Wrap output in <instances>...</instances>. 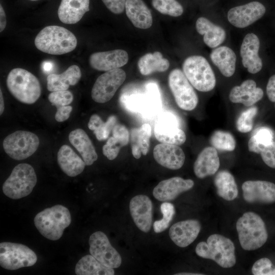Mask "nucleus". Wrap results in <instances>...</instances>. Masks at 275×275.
<instances>
[{
  "mask_svg": "<svg viewBox=\"0 0 275 275\" xmlns=\"http://www.w3.org/2000/svg\"><path fill=\"white\" fill-rule=\"evenodd\" d=\"M117 117L109 116L105 122L97 114H93L90 118L88 126L93 130L97 139L101 141L107 139L113 127L117 124Z\"/></svg>",
  "mask_w": 275,
  "mask_h": 275,
  "instance_id": "obj_36",
  "label": "nucleus"
},
{
  "mask_svg": "<svg viewBox=\"0 0 275 275\" xmlns=\"http://www.w3.org/2000/svg\"><path fill=\"white\" fill-rule=\"evenodd\" d=\"M244 200L250 203L275 202V184L262 180H248L242 185Z\"/></svg>",
  "mask_w": 275,
  "mask_h": 275,
  "instance_id": "obj_15",
  "label": "nucleus"
},
{
  "mask_svg": "<svg viewBox=\"0 0 275 275\" xmlns=\"http://www.w3.org/2000/svg\"><path fill=\"white\" fill-rule=\"evenodd\" d=\"M106 8L115 14L122 13L125 8L126 0H102Z\"/></svg>",
  "mask_w": 275,
  "mask_h": 275,
  "instance_id": "obj_46",
  "label": "nucleus"
},
{
  "mask_svg": "<svg viewBox=\"0 0 275 275\" xmlns=\"http://www.w3.org/2000/svg\"><path fill=\"white\" fill-rule=\"evenodd\" d=\"M200 222L196 219H187L173 225L169 230L171 240L177 246L185 248L195 240L201 230Z\"/></svg>",
  "mask_w": 275,
  "mask_h": 275,
  "instance_id": "obj_21",
  "label": "nucleus"
},
{
  "mask_svg": "<svg viewBox=\"0 0 275 275\" xmlns=\"http://www.w3.org/2000/svg\"><path fill=\"white\" fill-rule=\"evenodd\" d=\"M43 69L45 71H49L51 70L52 65L51 63L49 62H45L43 64Z\"/></svg>",
  "mask_w": 275,
  "mask_h": 275,
  "instance_id": "obj_51",
  "label": "nucleus"
},
{
  "mask_svg": "<svg viewBox=\"0 0 275 275\" xmlns=\"http://www.w3.org/2000/svg\"><path fill=\"white\" fill-rule=\"evenodd\" d=\"M112 133L113 136L118 140L123 146L128 144L129 140V134L125 126L117 123L113 128Z\"/></svg>",
  "mask_w": 275,
  "mask_h": 275,
  "instance_id": "obj_45",
  "label": "nucleus"
},
{
  "mask_svg": "<svg viewBox=\"0 0 275 275\" xmlns=\"http://www.w3.org/2000/svg\"><path fill=\"white\" fill-rule=\"evenodd\" d=\"M176 275H202L203 274L188 272H181L175 274Z\"/></svg>",
  "mask_w": 275,
  "mask_h": 275,
  "instance_id": "obj_52",
  "label": "nucleus"
},
{
  "mask_svg": "<svg viewBox=\"0 0 275 275\" xmlns=\"http://www.w3.org/2000/svg\"><path fill=\"white\" fill-rule=\"evenodd\" d=\"M160 210L163 214L162 218L153 223L154 231L157 233L164 231L169 227L175 214L174 206L168 202H164L161 204Z\"/></svg>",
  "mask_w": 275,
  "mask_h": 275,
  "instance_id": "obj_39",
  "label": "nucleus"
},
{
  "mask_svg": "<svg viewBox=\"0 0 275 275\" xmlns=\"http://www.w3.org/2000/svg\"><path fill=\"white\" fill-rule=\"evenodd\" d=\"M194 185L190 179L174 177L160 181L153 189L154 197L159 201L168 202L175 199L180 194L187 191Z\"/></svg>",
  "mask_w": 275,
  "mask_h": 275,
  "instance_id": "obj_17",
  "label": "nucleus"
},
{
  "mask_svg": "<svg viewBox=\"0 0 275 275\" xmlns=\"http://www.w3.org/2000/svg\"><path fill=\"white\" fill-rule=\"evenodd\" d=\"M153 153L156 161L169 169L178 170L185 161V154L178 145L161 143L155 146Z\"/></svg>",
  "mask_w": 275,
  "mask_h": 275,
  "instance_id": "obj_19",
  "label": "nucleus"
},
{
  "mask_svg": "<svg viewBox=\"0 0 275 275\" xmlns=\"http://www.w3.org/2000/svg\"><path fill=\"white\" fill-rule=\"evenodd\" d=\"M152 5L159 13L178 17L183 12L182 5L176 0H152Z\"/></svg>",
  "mask_w": 275,
  "mask_h": 275,
  "instance_id": "obj_38",
  "label": "nucleus"
},
{
  "mask_svg": "<svg viewBox=\"0 0 275 275\" xmlns=\"http://www.w3.org/2000/svg\"><path fill=\"white\" fill-rule=\"evenodd\" d=\"M34 222L43 236L51 240H57L62 237L64 230L71 224V217L67 208L58 204L39 212Z\"/></svg>",
  "mask_w": 275,
  "mask_h": 275,
  "instance_id": "obj_2",
  "label": "nucleus"
},
{
  "mask_svg": "<svg viewBox=\"0 0 275 275\" xmlns=\"http://www.w3.org/2000/svg\"><path fill=\"white\" fill-rule=\"evenodd\" d=\"M37 176L33 167L20 163L13 169L3 185V191L12 199H19L30 195L36 184Z\"/></svg>",
  "mask_w": 275,
  "mask_h": 275,
  "instance_id": "obj_6",
  "label": "nucleus"
},
{
  "mask_svg": "<svg viewBox=\"0 0 275 275\" xmlns=\"http://www.w3.org/2000/svg\"><path fill=\"white\" fill-rule=\"evenodd\" d=\"M37 261L35 253L27 246L10 242L0 243V265L8 270L32 266Z\"/></svg>",
  "mask_w": 275,
  "mask_h": 275,
  "instance_id": "obj_8",
  "label": "nucleus"
},
{
  "mask_svg": "<svg viewBox=\"0 0 275 275\" xmlns=\"http://www.w3.org/2000/svg\"><path fill=\"white\" fill-rule=\"evenodd\" d=\"M125 8L127 17L135 27L147 29L151 26L152 15L143 0H126Z\"/></svg>",
  "mask_w": 275,
  "mask_h": 275,
  "instance_id": "obj_24",
  "label": "nucleus"
},
{
  "mask_svg": "<svg viewBox=\"0 0 275 275\" xmlns=\"http://www.w3.org/2000/svg\"><path fill=\"white\" fill-rule=\"evenodd\" d=\"M90 253L103 265L113 268L120 267L122 258L112 246L107 236L101 231L93 233L89 239Z\"/></svg>",
  "mask_w": 275,
  "mask_h": 275,
  "instance_id": "obj_12",
  "label": "nucleus"
},
{
  "mask_svg": "<svg viewBox=\"0 0 275 275\" xmlns=\"http://www.w3.org/2000/svg\"><path fill=\"white\" fill-rule=\"evenodd\" d=\"M70 143L81 155L86 166L92 165L98 158L95 148L90 138L82 129L71 131L68 136Z\"/></svg>",
  "mask_w": 275,
  "mask_h": 275,
  "instance_id": "obj_27",
  "label": "nucleus"
},
{
  "mask_svg": "<svg viewBox=\"0 0 275 275\" xmlns=\"http://www.w3.org/2000/svg\"><path fill=\"white\" fill-rule=\"evenodd\" d=\"M90 0H62L58 15L61 21L65 24L78 22L89 11Z\"/></svg>",
  "mask_w": 275,
  "mask_h": 275,
  "instance_id": "obj_25",
  "label": "nucleus"
},
{
  "mask_svg": "<svg viewBox=\"0 0 275 275\" xmlns=\"http://www.w3.org/2000/svg\"><path fill=\"white\" fill-rule=\"evenodd\" d=\"M196 28L198 33L204 35V43L210 48L217 47L226 39L225 30L205 17H201L197 20Z\"/></svg>",
  "mask_w": 275,
  "mask_h": 275,
  "instance_id": "obj_29",
  "label": "nucleus"
},
{
  "mask_svg": "<svg viewBox=\"0 0 275 275\" xmlns=\"http://www.w3.org/2000/svg\"><path fill=\"white\" fill-rule=\"evenodd\" d=\"M5 109V103L2 90H0V115H1Z\"/></svg>",
  "mask_w": 275,
  "mask_h": 275,
  "instance_id": "obj_50",
  "label": "nucleus"
},
{
  "mask_svg": "<svg viewBox=\"0 0 275 275\" xmlns=\"http://www.w3.org/2000/svg\"><path fill=\"white\" fill-rule=\"evenodd\" d=\"M122 147V144L114 136L110 137L106 144L103 146V154L109 160H114L118 155Z\"/></svg>",
  "mask_w": 275,
  "mask_h": 275,
  "instance_id": "obj_43",
  "label": "nucleus"
},
{
  "mask_svg": "<svg viewBox=\"0 0 275 275\" xmlns=\"http://www.w3.org/2000/svg\"><path fill=\"white\" fill-rule=\"evenodd\" d=\"M3 148L12 159L21 160L32 155L39 145V139L35 133L17 130L7 136L3 141Z\"/></svg>",
  "mask_w": 275,
  "mask_h": 275,
  "instance_id": "obj_9",
  "label": "nucleus"
},
{
  "mask_svg": "<svg viewBox=\"0 0 275 275\" xmlns=\"http://www.w3.org/2000/svg\"><path fill=\"white\" fill-rule=\"evenodd\" d=\"M236 227L240 245L244 250L258 249L267 240L265 223L255 212H245L237 220Z\"/></svg>",
  "mask_w": 275,
  "mask_h": 275,
  "instance_id": "obj_4",
  "label": "nucleus"
},
{
  "mask_svg": "<svg viewBox=\"0 0 275 275\" xmlns=\"http://www.w3.org/2000/svg\"><path fill=\"white\" fill-rule=\"evenodd\" d=\"M265 11L262 4L254 1L231 8L228 12L227 17L234 26L244 28L261 18Z\"/></svg>",
  "mask_w": 275,
  "mask_h": 275,
  "instance_id": "obj_14",
  "label": "nucleus"
},
{
  "mask_svg": "<svg viewBox=\"0 0 275 275\" xmlns=\"http://www.w3.org/2000/svg\"><path fill=\"white\" fill-rule=\"evenodd\" d=\"M48 100L56 107L69 105L73 100L72 93L68 90L51 92L48 96Z\"/></svg>",
  "mask_w": 275,
  "mask_h": 275,
  "instance_id": "obj_41",
  "label": "nucleus"
},
{
  "mask_svg": "<svg viewBox=\"0 0 275 275\" xmlns=\"http://www.w3.org/2000/svg\"><path fill=\"white\" fill-rule=\"evenodd\" d=\"M273 139L274 133L270 128L266 126L259 127L249 140V151L260 154L266 146L274 141Z\"/></svg>",
  "mask_w": 275,
  "mask_h": 275,
  "instance_id": "obj_35",
  "label": "nucleus"
},
{
  "mask_svg": "<svg viewBox=\"0 0 275 275\" xmlns=\"http://www.w3.org/2000/svg\"><path fill=\"white\" fill-rule=\"evenodd\" d=\"M183 72L191 85L201 92H208L215 86L214 73L207 60L201 56L187 58L182 65Z\"/></svg>",
  "mask_w": 275,
  "mask_h": 275,
  "instance_id": "obj_7",
  "label": "nucleus"
},
{
  "mask_svg": "<svg viewBox=\"0 0 275 275\" xmlns=\"http://www.w3.org/2000/svg\"><path fill=\"white\" fill-rule=\"evenodd\" d=\"M258 112L256 106H252L241 113L236 122L237 130L241 133H248L253 127V119Z\"/></svg>",
  "mask_w": 275,
  "mask_h": 275,
  "instance_id": "obj_40",
  "label": "nucleus"
},
{
  "mask_svg": "<svg viewBox=\"0 0 275 275\" xmlns=\"http://www.w3.org/2000/svg\"><path fill=\"white\" fill-rule=\"evenodd\" d=\"M168 84L177 105L182 109L190 111L198 103V97L193 86L179 69L172 70Z\"/></svg>",
  "mask_w": 275,
  "mask_h": 275,
  "instance_id": "obj_10",
  "label": "nucleus"
},
{
  "mask_svg": "<svg viewBox=\"0 0 275 275\" xmlns=\"http://www.w3.org/2000/svg\"><path fill=\"white\" fill-rule=\"evenodd\" d=\"M263 94V90L257 87L254 80L247 79L240 86L234 87L230 92L229 98L233 103L251 106L260 100Z\"/></svg>",
  "mask_w": 275,
  "mask_h": 275,
  "instance_id": "obj_22",
  "label": "nucleus"
},
{
  "mask_svg": "<svg viewBox=\"0 0 275 275\" xmlns=\"http://www.w3.org/2000/svg\"><path fill=\"white\" fill-rule=\"evenodd\" d=\"M75 272L77 275H114L113 268L105 266L92 255L82 257L76 263Z\"/></svg>",
  "mask_w": 275,
  "mask_h": 275,
  "instance_id": "obj_34",
  "label": "nucleus"
},
{
  "mask_svg": "<svg viewBox=\"0 0 275 275\" xmlns=\"http://www.w3.org/2000/svg\"><path fill=\"white\" fill-rule=\"evenodd\" d=\"M210 57L224 76L229 77L234 74L236 56L230 48L226 46L215 48L210 53Z\"/></svg>",
  "mask_w": 275,
  "mask_h": 275,
  "instance_id": "obj_30",
  "label": "nucleus"
},
{
  "mask_svg": "<svg viewBox=\"0 0 275 275\" xmlns=\"http://www.w3.org/2000/svg\"><path fill=\"white\" fill-rule=\"evenodd\" d=\"M219 166L216 149L212 146L206 147L198 155L194 164V172L197 177L203 179L214 175Z\"/></svg>",
  "mask_w": 275,
  "mask_h": 275,
  "instance_id": "obj_23",
  "label": "nucleus"
},
{
  "mask_svg": "<svg viewBox=\"0 0 275 275\" xmlns=\"http://www.w3.org/2000/svg\"><path fill=\"white\" fill-rule=\"evenodd\" d=\"M260 41L258 36L254 33L245 35L240 47V56L242 63L249 72L255 74L259 72L262 67V62L259 57Z\"/></svg>",
  "mask_w": 275,
  "mask_h": 275,
  "instance_id": "obj_20",
  "label": "nucleus"
},
{
  "mask_svg": "<svg viewBox=\"0 0 275 275\" xmlns=\"http://www.w3.org/2000/svg\"><path fill=\"white\" fill-rule=\"evenodd\" d=\"M254 275H275V267L267 258H262L256 261L252 268Z\"/></svg>",
  "mask_w": 275,
  "mask_h": 275,
  "instance_id": "obj_42",
  "label": "nucleus"
},
{
  "mask_svg": "<svg viewBox=\"0 0 275 275\" xmlns=\"http://www.w3.org/2000/svg\"><path fill=\"white\" fill-rule=\"evenodd\" d=\"M30 1H37V0H30Z\"/></svg>",
  "mask_w": 275,
  "mask_h": 275,
  "instance_id": "obj_53",
  "label": "nucleus"
},
{
  "mask_svg": "<svg viewBox=\"0 0 275 275\" xmlns=\"http://www.w3.org/2000/svg\"><path fill=\"white\" fill-rule=\"evenodd\" d=\"M140 73L143 75H148L155 72H164L170 66L169 61L163 58L159 51L148 53L143 56L138 62Z\"/></svg>",
  "mask_w": 275,
  "mask_h": 275,
  "instance_id": "obj_33",
  "label": "nucleus"
},
{
  "mask_svg": "<svg viewBox=\"0 0 275 275\" xmlns=\"http://www.w3.org/2000/svg\"><path fill=\"white\" fill-rule=\"evenodd\" d=\"M154 133L161 143L179 146L186 139L184 131L179 128L177 118L171 113H163L160 116L156 122Z\"/></svg>",
  "mask_w": 275,
  "mask_h": 275,
  "instance_id": "obj_13",
  "label": "nucleus"
},
{
  "mask_svg": "<svg viewBox=\"0 0 275 275\" xmlns=\"http://www.w3.org/2000/svg\"><path fill=\"white\" fill-rule=\"evenodd\" d=\"M10 93L19 101L33 104L40 97L41 88L38 79L32 73L16 68L9 73L6 80Z\"/></svg>",
  "mask_w": 275,
  "mask_h": 275,
  "instance_id": "obj_3",
  "label": "nucleus"
},
{
  "mask_svg": "<svg viewBox=\"0 0 275 275\" xmlns=\"http://www.w3.org/2000/svg\"><path fill=\"white\" fill-rule=\"evenodd\" d=\"M126 79V73L121 68L106 71L96 80L91 91L93 100L103 103L109 101Z\"/></svg>",
  "mask_w": 275,
  "mask_h": 275,
  "instance_id": "obj_11",
  "label": "nucleus"
},
{
  "mask_svg": "<svg viewBox=\"0 0 275 275\" xmlns=\"http://www.w3.org/2000/svg\"><path fill=\"white\" fill-rule=\"evenodd\" d=\"M58 163L62 171L67 176L75 177L84 171L85 161L68 145L61 147L58 152Z\"/></svg>",
  "mask_w": 275,
  "mask_h": 275,
  "instance_id": "obj_26",
  "label": "nucleus"
},
{
  "mask_svg": "<svg viewBox=\"0 0 275 275\" xmlns=\"http://www.w3.org/2000/svg\"><path fill=\"white\" fill-rule=\"evenodd\" d=\"M151 127L149 124L134 128L130 131V145L132 155L139 159L142 155H146L150 147Z\"/></svg>",
  "mask_w": 275,
  "mask_h": 275,
  "instance_id": "obj_31",
  "label": "nucleus"
},
{
  "mask_svg": "<svg viewBox=\"0 0 275 275\" xmlns=\"http://www.w3.org/2000/svg\"><path fill=\"white\" fill-rule=\"evenodd\" d=\"M217 194L227 201H232L238 196L237 185L233 175L229 171H219L214 179Z\"/></svg>",
  "mask_w": 275,
  "mask_h": 275,
  "instance_id": "obj_32",
  "label": "nucleus"
},
{
  "mask_svg": "<svg viewBox=\"0 0 275 275\" xmlns=\"http://www.w3.org/2000/svg\"><path fill=\"white\" fill-rule=\"evenodd\" d=\"M57 111L54 118L58 122H63L67 120L72 110V107L70 105H65L57 107Z\"/></svg>",
  "mask_w": 275,
  "mask_h": 275,
  "instance_id": "obj_47",
  "label": "nucleus"
},
{
  "mask_svg": "<svg viewBox=\"0 0 275 275\" xmlns=\"http://www.w3.org/2000/svg\"><path fill=\"white\" fill-rule=\"evenodd\" d=\"M39 50L53 55H61L73 50L77 45L75 35L62 26L49 25L43 28L35 39Z\"/></svg>",
  "mask_w": 275,
  "mask_h": 275,
  "instance_id": "obj_1",
  "label": "nucleus"
},
{
  "mask_svg": "<svg viewBox=\"0 0 275 275\" xmlns=\"http://www.w3.org/2000/svg\"><path fill=\"white\" fill-rule=\"evenodd\" d=\"M81 76L79 67L71 65L61 74H49L47 77V89L50 92L67 90L70 86H74L79 81Z\"/></svg>",
  "mask_w": 275,
  "mask_h": 275,
  "instance_id": "obj_28",
  "label": "nucleus"
},
{
  "mask_svg": "<svg viewBox=\"0 0 275 275\" xmlns=\"http://www.w3.org/2000/svg\"><path fill=\"white\" fill-rule=\"evenodd\" d=\"M89 61L93 69L106 72L126 65L128 54L123 49L96 52L91 54Z\"/></svg>",
  "mask_w": 275,
  "mask_h": 275,
  "instance_id": "obj_18",
  "label": "nucleus"
},
{
  "mask_svg": "<svg viewBox=\"0 0 275 275\" xmlns=\"http://www.w3.org/2000/svg\"><path fill=\"white\" fill-rule=\"evenodd\" d=\"M260 154L263 161L267 166L275 169V141L266 146Z\"/></svg>",
  "mask_w": 275,
  "mask_h": 275,
  "instance_id": "obj_44",
  "label": "nucleus"
},
{
  "mask_svg": "<svg viewBox=\"0 0 275 275\" xmlns=\"http://www.w3.org/2000/svg\"><path fill=\"white\" fill-rule=\"evenodd\" d=\"M6 26V16L2 5H0V32H2Z\"/></svg>",
  "mask_w": 275,
  "mask_h": 275,
  "instance_id": "obj_49",
  "label": "nucleus"
},
{
  "mask_svg": "<svg viewBox=\"0 0 275 275\" xmlns=\"http://www.w3.org/2000/svg\"><path fill=\"white\" fill-rule=\"evenodd\" d=\"M235 246L229 238L217 234L208 237L207 242L201 241L195 251L201 258L214 261L223 268H231L236 263Z\"/></svg>",
  "mask_w": 275,
  "mask_h": 275,
  "instance_id": "obj_5",
  "label": "nucleus"
},
{
  "mask_svg": "<svg viewBox=\"0 0 275 275\" xmlns=\"http://www.w3.org/2000/svg\"><path fill=\"white\" fill-rule=\"evenodd\" d=\"M129 210L136 227L143 232H148L152 223L153 204L150 199L144 195L134 196L130 201Z\"/></svg>",
  "mask_w": 275,
  "mask_h": 275,
  "instance_id": "obj_16",
  "label": "nucleus"
},
{
  "mask_svg": "<svg viewBox=\"0 0 275 275\" xmlns=\"http://www.w3.org/2000/svg\"><path fill=\"white\" fill-rule=\"evenodd\" d=\"M210 143L212 147L222 151H233L236 148V140L233 135L226 131H214L210 138Z\"/></svg>",
  "mask_w": 275,
  "mask_h": 275,
  "instance_id": "obj_37",
  "label": "nucleus"
},
{
  "mask_svg": "<svg viewBox=\"0 0 275 275\" xmlns=\"http://www.w3.org/2000/svg\"><path fill=\"white\" fill-rule=\"evenodd\" d=\"M266 94L269 100L275 103V74L271 76L268 81Z\"/></svg>",
  "mask_w": 275,
  "mask_h": 275,
  "instance_id": "obj_48",
  "label": "nucleus"
}]
</instances>
